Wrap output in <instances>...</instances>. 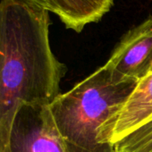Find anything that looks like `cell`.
I'll list each match as a JSON object with an SVG mask.
<instances>
[{
  "label": "cell",
  "instance_id": "obj_5",
  "mask_svg": "<svg viewBox=\"0 0 152 152\" xmlns=\"http://www.w3.org/2000/svg\"><path fill=\"white\" fill-rule=\"evenodd\" d=\"M152 121V72L140 80L122 107L102 125L99 141L107 148Z\"/></svg>",
  "mask_w": 152,
  "mask_h": 152
},
{
  "label": "cell",
  "instance_id": "obj_4",
  "mask_svg": "<svg viewBox=\"0 0 152 152\" xmlns=\"http://www.w3.org/2000/svg\"><path fill=\"white\" fill-rule=\"evenodd\" d=\"M152 62V16L128 31L104 64L117 83H138Z\"/></svg>",
  "mask_w": 152,
  "mask_h": 152
},
{
  "label": "cell",
  "instance_id": "obj_3",
  "mask_svg": "<svg viewBox=\"0 0 152 152\" xmlns=\"http://www.w3.org/2000/svg\"><path fill=\"white\" fill-rule=\"evenodd\" d=\"M6 152H71L48 105H23L16 114Z\"/></svg>",
  "mask_w": 152,
  "mask_h": 152
},
{
  "label": "cell",
  "instance_id": "obj_8",
  "mask_svg": "<svg viewBox=\"0 0 152 152\" xmlns=\"http://www.w3.org/2000/svg\"><path fill=\"white\" fill-rule=\"evenodd\" d=\"M152 72V62H151V64H150V67H149V70H148V72Z\"/></svg>",
  "mask_w": 152,
  "mask_h": 152
},
{
  "label": "cell",
  "instance_id": "obj_1",
  "mask_svg": "<svg viewBox=\"0 0 152 152\" xmlns=\"http://www.w3.org/2000/svg\"><path fill=\"white\" fill-rule=\"evenodd\" d=\"M49 12L27 0H0V152L23 105H49L66 66L49 41Z\"/></svg>",
  "mask_w": 152,
  "mask_h": 152
},
{
  "label": "cell",
  "instance_id": "obj_9",
  "mask_svg": "<svg viewBox=\"0 0 152 152\" xmlns=\"http://www.w3.org/2000/svg\"><path fill=\"white\" fill-rule=\"evenodd\" d=\"M27 1H29V2H31V3H32V4H34V0H27Z\"/></svg>",
  "mask_w": 152,
  "mask_h": 152
},
{
  "label": "cell",
  "instance_id": "obj_2",
  "mask_svg": "<svg viewBox=\"0 0 152 152\" xmlns=\"http://www.w3.org/2000/svg\"><path fill=\"white\" fill-rule=\"evenodd\" d=\"M136 84L115 82L103 65L48 105L58 132L71 152H115L100 143V130Z\"/></svg>",
  "mask_w": 152,
  "mask_h": 152
},
{
  "label": "cell",
  "instance_id": "obj_7",
  "mask_svg": "<svg viewBox=\"0 0 152 152\" xmlns=\"http://www.w3.org/2000/svg\"><path fill=\"white\" fill-rule=\"evenodd\" d=\"M115 152H152V121L114 146Z\"/></svg>",
  "mask_w": 152,
  "mask_h": 152
},
{
  "label": "cell",
  "instance_id": "obj_6",
  "mask_svg": "<svg viewBox=\"0 0 152 152\" xmlns=\"http://www.w3.org/2000/svg\"><path fill=\"white\" fill-rule=\"evenodd\" d=\"M34 4L58 16L67 29L80 33L110 11L114 0H34Z\"/></svg>",
  "mask_w": 152,
  "mask_h": 152
}]
</instances>
